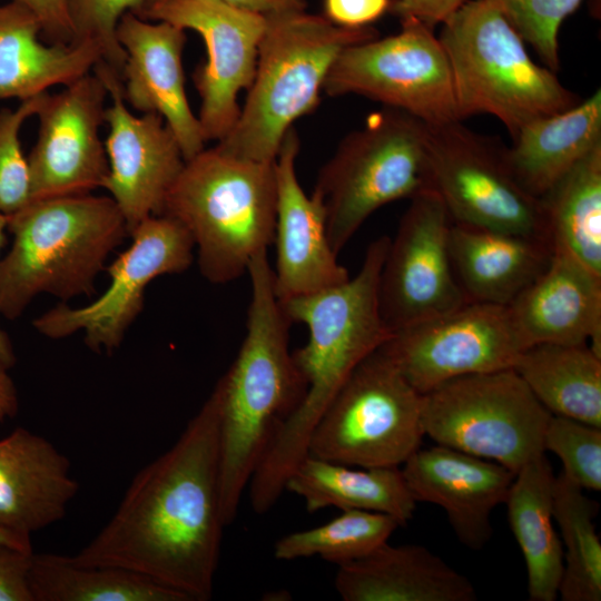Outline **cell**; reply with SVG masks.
<instances>
[{
	"label": "cell",
	"instance_id": "6da1fadb",
	"mask_svg": "<svg viewBox=\"0 0 601 601\" xmlns=\"http://www.w3.org/2000/svg\"><path fill=\"white\" fill-rule=\"evenodd\" d=\"M219 427L211 395L178 440L132 479L97 535L70 560L141 573L189 601L213 595L223 529Z\"/></svg>",
	"mask_w": 601,
	"mask_h": 601
},
{
	"label": "cell",
	"instance_id": "7a4b0ae2",
	"mask_svg": "<svg viewBox=\"0 0 601 601\" xmlns=\"http://www.w3.org/2000/svg\"><path fill=\"white\" fill-rule=\"evenodd\" d=\"M373 240L354 277L331 288L280 302L292 323L308 329L292 352L306 382L305 396L279 428L249 481L253 510L269 511L286 481L307 454L311 433L353 371L391 336L380 312L378 282L390 244Z\"/></svg>",
	"mask_w": 601,
	"mask_h": 601
},
{
	"label": "cell",
	"instance_id": "3957f363",
	"mask_svg": "<svg viewBox=\"0 0 601 601\" xmlns=\"http://www.w3.org/2000/svg\"><path fill=\"white\" fill-rule=\"evenodd\" d=\"M252 296L240 348L210 395L218 411L220 505L225 526L275 435L297 410L306 382L289 349L292 322L273 284L267 252L248 265Z\"/></svg>",
	"mask_w": 601,
	"mask_h": 601
},
{
	"label": "cell",
	"instance_id": "277c9868",
	"mask_svg": "<svg viewBox=\"0 0 601 601\" xmlns=\"http://www.w3.org/2000/svg\"><path fill=\"white\" fill-rule=\"evenodd\" d=\"M12 244L0 259V315L19 317L32 299L91 295L110 253L128 235L110 196L31 200L8 217Z\"/></svg>",
	"mask_w": 601,
	"mask_h": 601
},
{
	"label": "cell",
	"instance_id": "5b68a950",
	"mask_svg": "<svg viewBox=\"0 0 601 601\" xmlns=\"http://www.w3.org/2000/svg\"><path fill=\"white\" fill-rule=\"evenodd\" d=\"M266 19L247 97L234 127L216 147L238 158L274 162L293 124L319 105L339 53L377 32L371 27H339L305 10Z\"/></svg>",
	"mask_w": 601,
	"mask_h": 601
},
{
	"label": "cell",
	"instance_id": "8992f818",
	"mask_svg": "<svg viewBox=\"0 0 601 601\" xmlns=\"http://www.w3.org/2000/svg\"><path fill=\"white\" fill-rule=\"evenodd\" d=\"M274 162L238 158L216 146L205 148L185 161L168 191L161 215L190 234L200 274L208 282L237 279L273 244Z\"/></svg>",
	"mask_w": 601,
	"mask_h": 601
},
{
	"label": "cell",
	"instance_id": "52a82bcc",
	"mask_svg": "<svg viewBox=\"0 0 601 601\" xmlns=\"http://www.w3.org/2000/svg\"><path fill=\"white\" fill-rule=\"evenodd\" d=\"M437 38L451 66L460 119L489 114L513 137L525 124L577 104L554 71L532 60L520 33L487 0H466Z\"/></svg>",
	"mask_w": 601,
	"mask_h": 601
},
{
	"label": "cell",
	"instance_id": "ba28073f",
	"mask_svg": "<svg viewBox=\"0 0 601 601\" xmlns=\"http://www.w3.org/2000/svg\"><path fill=\"white\" fill-rule=\"evenodd\" d=\"M426 190H432L427 126L387 107L339 142L312 194L323 204L328 240L338 255L380 207Z\"/></svg>",
	"mask_w": 601,
	"mask_h": 601
},
{
	"label": "cell",
	"instance_id": "9c48e42d",
	"mask_svg": "<svg viewBox=\"0 0 601 601\" xmlns=\"http://www.w3.org/2000/svg\"><path fill=\"white\" fill-rule=\"evenodd\" d=\"M551 415L513 368L456 377L422 394L424 435L514 474L545 453Z\"/></svg>",
	"mask_w": 601,
	"mask_h": 601
},
{
	"label": "cell",
	"instance_id": "30bf717a",
	"mask_svg": "<svg viewBox=\"0 0 601 601\" xmlns=\"http://www.w3.org/2000/svg\"><path fill=\"white\" fill-rule=\"evenodd\" d=\"M422 394L376 349L351 374L314 426L307 454L359 467H400L421 447Z\"/></svg>",
	"mask_w": 601,
	"mask_h": 601
},
{
	"label": "cell",
	"instance_id": "8fae6325",
	"mask_svg": "<svg viewBox=\"0 0 601 601\" xmlns=\"http://www.w3.org/2000/svg\"><path fill=\"white\" fill-rule=\"evenodd\" d=\"M433 30L416 19H401L397 33L345 48L323 91L363 96L431 126L461 120L451 66Z\"/></svg>",
	"mask_w": 601,
	"mask_h": 601
},
{
	"label": "cell",
	"instance_id": "7c38bea8",
	"mask_svg": "<svg viewBox=\"0 0 601 601\" xmlns=\"http://www.w3.org/2000/svg\"><path fill=\"white\" fill-rule=\"evenodd\" d=\"M460 121L426 125L432 190L451 220L551 244L541 198L519 183L505 149L494 147Z\"/></svg>",
	"mask_w": 601,
	"mask_h": 601
},
{
	"label": "cell",
	"instance_id": "4fadbf2b",
	"mask_svg": "<svg viewBox=\"0 0 601 601\" xmlns=\"http://www.w3.org/2000/svg\"><path fill=\"white\" fill-rule=\"evenodd\" d=\"M132 239L108 266L109 286L82 307L59 304L33 321V327L52 339L83 332L96 352L112 353L144 307L147 286L157 277L179 274L194 259V240L176 219L158 215L145 219L129 235Z\"/></svg>",
	"mask_w": 601,
	"mask_h": 601
},
{
	"label": "cell",
	"instance_id": "5bb4252c",
	"mask_svg": "<svg viewBox=\"0 0 601 601\" xmlns=\"http://www.w3.org/2000/svg\"><path fill=\"white\" fill-rule=\"evenodd\" d=\"M380 348L425 394L456 377L513 368L524 345L509 306L466 302L392 333Z\"/></svg>",
	"mask_w": 601,
	"mask_h": 601
},
{
	"label": "cell",
	"instance_id": "9a60e30c",
	"mask_svg": "<svg viewBox=\"0 0 601 601\" xmlns=\"http://www.w3.org/2000/svg\"><path fill=\"white\" fill-rule=\"evenodd\" d=\"M410 200L380 274V312L391 333L469 302L453 273L452 220L443 201L434 190Z\"/></svg>",
	"mask_w": 601,
	"mask_h": 601
},
{
	"label": "cell",
	"instance_id": "2e32d148",
	"mask_svg": "<svg viewBox=\"0 0 601 601\" xmlns=\"http://www.w3.org/2000/svg\"><path fill=\"white\" fill-rule=\"evenodd\" d=\"M138 16L194 30L203 38L207 59L194 73L200 98L197 117L206 142L224 139L240 111L238 95L253 82L266 17L221 0H167Z\"/></svg>",
	"mask_w": 601,
	"mask_h": 601
},
{
	"label": "cell",
	"instance_id": "e0dca14e",
	"mask_svg": "<svg viewBox=\"0 0 601 601\" xmlns=\"http://www.w3.org/2000/svg\"><path fill=\"white\" fill-rule=\"evenodd\" d=\"M108 90L91 71L56 95H45L36 116L37 141L27 156L31 200L89 194L101 188L109 165L99 128Z\"/></svg>",
	"mask_w": 601,
	"mask_h": 601
},
{
	"label": "cell",
	"instance_id": "ac0fdd59",
	"mask_svg": "<svg viewBox=\"0 0 601 601\" xmlns=\"http://www.w3.org/2000/svg\"><path fill=\"white\" fill-rule=\"evenodd\" d=\"M107 87L105 141L109 173L101 186L119 208L130 235L140 223L161 215L168 191L185 158L158 114L134 115L122 96L121 78L101 60L92 69Z\"/></svg>",
	"mask_w": 601,
	"mask_h": 601
},
{
	"label": "cell",
	"instance_id": "d6986e66",
	"mask_svg": "<svg viewBox=\"0 0 601 601\" xmlns=\"http://www.w3.org/2000/svg\"><path fill=\"white\" fill-rule=\"evenodd\" d=\"M298 151L299 138L293 127L286 132L274 162L276 260L272 268L279 302L311 295L349 278L329 244L322 201L314 194L308 196L298 181Z\"/></svg>",
	"mask_w": 601,
	"mask_h": 601
},
{
	"label": "cell",
	"instance_id": "ffe728a7",
	"mask_svg": "<svg viewBox=\"0 0 601 601\" xmlns=\"http://www.w3.org/2000/svg\"><path fill=\"white\" fill-rule=\"evenodd\" d=\"M116 36L126 53L121 73L126 104L142 114H158L176 137L185 160H189L205 149L206 140L185 88V30L127 12L119 20Z\"/></svg>",
	"mask_w": 601,
	"mask_h": 601
},
{
	"label": "cell",
	"instance_id": "44dd1931",
	"mask_svg": "<svg viewBox=\"0 0 601 601\" xmlns=\"http://www.w3.org/2000/svg\"><path fill=\"white\" fill-rule=\"evenodd\" d=\"M402 465L414 500L441 506L463 545L481 550L489 542L491 514L505 501L511 470L440 444L417 449Z\"/></svg>",
	"mask_w": 601,
	"mask_h": 601
},
{
	"label": "cell",
	"instance_id": "7402d4cb",
	"mask_svg": "<svg viewBox=\"0 0 601 601\" xmlns=\"http://www.w3.org/2000/svg\"><path fill=\"white\" fill-rule=\"evenodd\" d=\"M509 309L524 348L588 343L601 355V276L560 248Z\"/></svg>",
	"mask_w": 601,
	"mask_h": 601
},
{
	"label": "cell",
	"instance_id": "603a6c76",
	"mask_svg": "<svg viewBox=\"0 0 601 601\" xmlns=\"http://www.w3.org/2000/svg\"><path fill=\"white\" fill-rule=\"evenodd\" d=\"M78 491L69 459L43 436L19 426L0 440V529L30 538L63 519Z\"/></svg>",
	"mask_w": 601,
	"mask_h": 601
},
{
	"label": "cell",
	"instance_id": "cb8c5ba5",
	"mask_svg": "<svg viewBox=\"0 0 601 601\" xmlns=\"http://www.w3.org/2000/svg\"><path fill=\"white\" fill-rule=\"evenodd\" d=\"M335 589L344 601H474L467 577L420 544L380 545L337 565Z\"/></svg>",
	"mask_w": 601,
	"mask_h": 601
},
{
	"label": "cell",
	"instance_id": "d4e9b609",
	"mask_svg": "<svg viewBox=\"0 0 601 601\" xmlns=\"http://www.w3.org/2000/svg\"><path fill=\"white\" fill-rule=\"evenodd\" d=\"M454 276L469 302L509 306L546 268L549 242L452 221Z\"/></svg>",
	"mask_w": 601,
	"mask_h": 601
},
{
	"label": "cell",
	"instance_id": "484cf974",
	"mask_svg": "<svg viewBox=\"0 0 601 601\" xmlns=\"http://www.w3.org/2000/svg\"><path fill=\"white\" fill-rule=\"evenodd\" d=\"M41 31L38 18L21 3L0 4V101H24L68 86L102 60L93 42L45 45Z\"/></svg>",
	"mask_w": 601,
	"mask_h": 601
},
{
	"label": "cell",
	"instance_id": "4316f807",
	"mask_svg": "<svg viewBox=\"0 0 601 601\" xmlns=\"http://www.w3.org/2000/svg\"><path fill=\"white\" fill-rule=\"evenodd\" d=\"M601 142V91L572 107L536 118L505 149L519 183L541 198L573 165Z\"/></svg>",
	"mask_w": 601,
	"mask_h": 601
},
{
	"label": "cell",
	"instance_id": "83f0119b",
	"mask_svg": "<svg viewBox=\"0 0 601 601\" xmlns=\"http://www.w3.org/2000/svg\"><path fill=\"white\" fill-rule=\"evenodd\" d=\"M555 475L545 453L514 475L504 504L522 552L531 601H554L563 573V545L553 525Z\"/></svg>",
	"mask_w": 601,
	"mask_h": 601
},
{
	"label": "cell",
	"instance_id": "f1b7e54d",
	"mask_svg": "<svg viewBox=\"0 0 601 601\" xmlns=\"http://www.w3.org/2000/svg\"><path fill=\"white\" fill-rule=\"evenodd\" d=\"M285 490L303 497L308 512L335 506L387 514L400 525L413 518L416 501L400 467H361L306 455L286 481Z\"/></svg>",
	"mask_w": 601,
	"mask_h": 601
},
{
	"label": "cell",
	"instance_id": "f546056e",
	"mask_svg": "<svg viewBox=\"0 0 601 601\" xmlns=\"http://www.w3.org/2000/svg\"><path fill=\"white\" fill-rule=\"evenodd\" d=\"M513 370L552 415L601 427V355L590 344H535Z\"/></svg>",
	"mask_w": 601,
	"mask_h": 601
},
{
	"label": "cell",
	"instance_id": "4dcf8cb0",
	"mask_svg": "<svg viewBox=\"0 0 601 601\" xmlns=\"http://www.w3.org/2000/svg\"><path fill=\"white\" fill-rule=\"evenodd\" d=\"M552 247L601 276V142L541 197Z\"/></svg>",
	"mask_w": 601,
	"mask_h": 601
},
{
	"label": "cell",
	"instance_id": "1f68e13d",
	"mask_svg": "<svg viewBox=\"0 0 601 601\" xmlns=\"http://www.w3.org/2000/svg\"><path fill=\"white\" fill-rule=\"evenodd\" d=\"M32 601H189L141 573L112 565H80L69 555L32 553Z\"/></svg>",
	"mask_w": 601,
	"mask_h": 601
},
{
	"label": "cell",
	"instance_id": "d6a6232c",
	"mask_svg": "<svg viewBox=\"0 0 601 601\" xmlns=\"http://www.w3.org/2000/svg\"><path fill=\"white\" fill-rule=\"evenodd\" d=\"M599 504L562 472L553 485V519L560 529L563 573L559 587L562 601L601 600V542L594 519Z\"/></svg>",
	"mask_w": 601,
	"mask_h": 601
},
{
	"label": "cell",
	"instance_id": "836d02e7",
	"mask_svg": "<svg viewBox=\"0 0 601 601\" xmlns=\"http://www.w3.org/2000/svg\"><path fill=\"white\" fill-rule=\"evenodd\" d=\"M398 526L394 518L384 513L344 510L325 524L282 536L274 545V556L280 561L321 556L341 565L387 542Z\"/></svg>",
	"mask_w": 601,
	"mask_h": 601
},
{
	"label": "cell",
	"instance_id": "e575fe53",
	"mask_svg": "<svg viewBox=\"0 0 601 601\" xmlns=\"http://www.w3.org/2000/svg\"><path fill=\"white\" fill-rule=\"evenodd\" d=\"M544 451L562 462V473L584 491L601 490V427L551 415L543 434Z\"/></svg>",
	"mask_w": 601,
	"mask_h": 601
},
{
	"label": "cell",
	"instance_id": "d590c367",
	"mask_svg": "<svg viewBox=\"0 0 601 601\" xmlns=\"http://www.w3.org/2000/svg\"><path fill=\"white\" fill-rule=\"evenodd\" d=\"M46 93L0 110V215L10 217L31 201L30 170L19 134L26 120L36 116Z\"/></svg>",
	"mask_w": 601,
	"mask_h": 601
},
{
	"label": "cell",
	"instance_id": "8d00e7d4",
	"mask_svg": "<svg viewBox=\"0 0 601 601\" xmlns=\"http://www.w3.org/2000/svg\"><path fill=\"white\" fill-rule=\"evenodd\" d=\"M552 71L559 69V31L583 0H487Z\"/></svg>",
	"mask_w": 601,
	"mask_h": 601
},
{
	"label": "cell",
	"instance_id": "74e56055",
	"mask_svg": "<svg viewBox=\"0 0 601 601\" xmlns=\"http://www.w3.org/2000/svg\"><path fill=\"white\" fill-rule=\"evenodd\" d=\"M146 0H67L72 26V41L97 45L102 62L121 78L126 53L116 36L117 26L127 12L138 14Z\"/></svg>",
	"mask_w": 601,
	"mask_h": 601
},
{
	"label": "cell",
	"instance_id": "f35d334b",
	"mask_svg": "<svg viewBox=\"0 0 601 601\" xmlns=\"http://www.w3.org/2000/svg\"><path fill=\"white\" fill-rule=\"evenodd\" d=\"M32 553L0 543V601H32L29 587Z\"/></svg>",
	"mask_w": 601,
	"mask_h": 601
},
{
	"label": "cell",
	"instance_id": "ab89813d",
	"mask_svg": "<svg viewBox=\"0 0 601 601\" xmlns=\"http://www.w3.org/2000/svg\"><path fill=\"white\" fill-rule=\"evenodd\" d=\"M391 0H324L325 16L344 28H365L391 10Z\"/></svg>",
	"mask_w": 601,
	"mask_h": 601
},
{
	"label": "cell",
	"instance_id": "60d3db41",
	"mask_svg": "<svg viewBox=\"0 0 601 601\" xmlns=\"http://www.w3.org/2000/svg\"><path fill=\"white\" fill-rule=\"evenodd\" d=\"M39 20L41 33L50 43H70L73 32L67 0H14Z\"/></svg>",
	"mask_w": 601,
	"mask_h": 601
},
{
	"label": "cell",
	"instance_id": "b9f144b4",
	"mask_svg": "<svg viewBox=\"0 0 601 601\" xmlns=\"http://www.w3.org/2000/svg\"><path fill=\"white\" fill-rule=\"evenodd\" d=\"M466 0H395L391 10L401 19H416L431 29L447 20Z\"/></svg>",
	"mask_w": 601,
	"mask_h": 601
},
{
	"label": "cell",
	"instance_id": "7bdbcfd3",
	"mask_svg": "<svg viewBox=\"0 0 601 601\" xmlns=\"http://www.w3.org/2000/svg\"><path fill=\"white\" fill-rule=\"evenodd\" d=\"M225 3L264 17L304 11L306 0H221Z\"/></svg>",
	"mask_w": 601,
	"mask_h": 601
},
{
	"label": "cell",
	"instance_id": "ee69618b",
	"mask_svg": "<svg viewBox=\"0 0 601 601\" xmlns=\"http://www.w3.org/2000/svg\"><path fill=\"white\" fill-rule=\"evenodd\" d=\"M8 371L9 367L0 363V424L18 411V393Z\"/></svg>",
	"mask_w": 601,
	"mask_h": 601
},
{
	"label": "cell",
	"instance_id": "f6af8a7d",
	"mask_svg": "<svg viewBox=\"0 0 601 601\" xmlns=\"http://www.w3.org/2000/svg\"><path fill=\"white\" fill-rule=\"evenodd\" d=\"M8 217L0 215V250L6 243ZM0 363L11 368L16 363V355L8 335L0 327Z\"/></svg>",
	"mask_w": 601,
	"mask_h": 601
},
{
	"label": "cell",
	"instance_id": "bcb514c9",
	"mask_svg": "<svg viewBox=\"0 0 601 601\" xmlns=\"http://www.w3.org/2000/svg\"><path fill=\"white\" fill-rule=\"evenodd\" d=\"M0 543L10 545L27 552H33L31 538L19 535L7 530L0 529Z\"/></svg>",
	"mask_w": 601,
	"mask_h": 601
},
{
	"label": "cell",
	"instance_id": "7dc6e473",
	"mask_svg": "<svg viewBox=\"0 0 601 601\" xmlns=\"http://www.w3.org/2000/svg\"><path fill=\"white\" fill-rule=\"evenodd\" d=\"M164 1H167V0H146L142 10H144L145 8H147V7H149V6H152V4H156V3H160V2H164ZM142 10H141V11H142ZM141 11H140V12H141ZM140 12H139V13H140ZM139 13H138V14H139Z\"/></svg>",
	"mask_w": 601,
	"mask_h": 601
}]
</instances>
